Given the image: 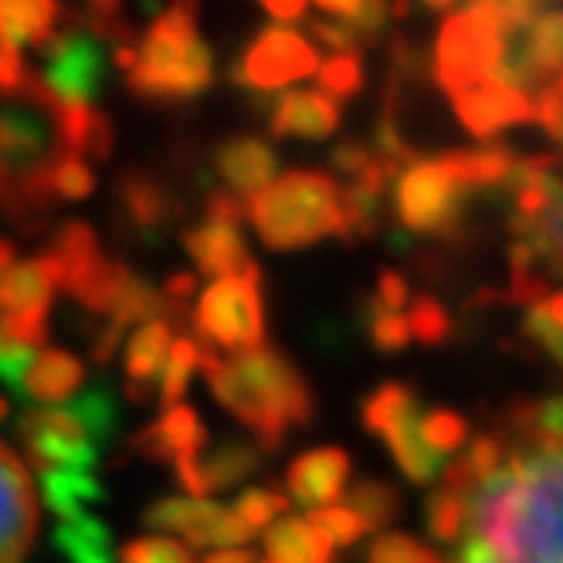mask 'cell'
Here are the masks:
<instances>
[{
  "instance_id": "obj_1",
  "label": "cell",
  "mask_w": 563,
  "mask_h": 563,
  "mask_svg": "<svg viewBox=\"0 0 563 563\" xmlns=\"http://www.w3.org/2000/svg\"><path fill=\"white\" fill-rule=\"evenodd\" d=\"M468 522L499 563H560V452L509 445L468 496Z\"/></svg>"
},
{
  "instance_id": "obj_2",
  "label": "cell",
  "mask_w": 563,
  "mask_h": 563,
  "mask_svg": "<svg viewBox=\"0 0 563 563\" xmlns=\"http://www.w3.org/2000/svg\"><path fill=\"white\" fill-rule=\"evenodd\" d=\"M197 371H205L221 405L255 431L262 452H278L292 428H306L316 418L312 387L302 371L265 343L228 360L200 350Z\"/></svg>"
},
{
  "instance_id": "obj_3",
  "label": "cell",
  "mask_w": 563,
  "mask_h": 563,
  "mask_svg": "<svg viewBox=\"0 0 563 563\" xmlns=\"http://www.w3.org/2000/svg\"><path fill=\"white\" fill-rule=\"evenodd\" d=\"M133 52L126 86L146 102H184L214 82V58L200 37V0H174L159 11Z\"/></svg>"
},
{
  "instance_id": "obj_4",
  "label": "cell",
  "mask_w": 563,
  "mask_h": 563,
  "mask_svg": "<svg viewBox=\"0 0 563 563\" xmlns=\"http://www.w3.org/2000/svg\"><path fill=\"white\" fill-rule=\"evenodd\" d=\"M245 214L272 252L309 249L323 238H346L343 197L323 170H289L249 197Z\"/></svg>"
},
{
  "instance_id": "obj_5",
  "label": "cell",
  "mask_w": 563,
  "mask_h": 563,
  "mask_svg": "<svg viewBox=\"0 0 563 563\" xmlns=\"http://www.w3.org/2000/svg\"><path fill=\"white\" fill-rule=\"evenodd\" d=\"M506 18L489 0H472L459 14H452L438 31L431 75L449 96H459L493 75L503 42H506Z\"/></svg>"
},
{
  "instance_id": "obj_6",
  "label": "cell",
  "mask_w": 563,
  "mask_h": 563,
  "mask_svg": "<svg viewBox=\"0 0 563 563\" xmlns=\"http://www.w3.org/2000/svg\"><path fill=\"white\" fill-rule=\"evenodd\" d=\"M262 268L214 278L200 292L194 309V330L208 350L245 353L265 343V306H262Z\"/></svg>"
},
{
  "instance_id": "obj_7",
  "label": "cell",
  "mask_w": 563,
  "mask_h": 563,
  "mask_svg": "<svg viewBox=\"0 0 563 563\" xmlns=\"http://www.w3.org/2000/svg\"><path fill=\"white\" fill-rule=\"evenodd\" d=\"M360 421L371 434H380L387 441V449L394 455V462L400 465L411 482L418 486H428V482L438 475L441 468V455H434L421 434H418V421H421V408H418V394L415 387L400 384V380H387L380 387H374L364 405H360Z\"/></svg>"
},
{
  "instance_id": "obj_8",
  "label": "cell",
  "mask_w": 563,
  "mask_h": 563,
  "mask_svg": "<svg viewBox=\"0 0 563 563\" xmlns=\"http://www.w3.org/2000/svg\"><path fill=\"white\" fill-rule=\"evenodd\" d=\"M397 221L415 234H459L468 190L452 177L445 159H415L394 177Z\"/></svg>"
},
{
  "instance_id": "obj_9",
  "label": "cell",
  "mask_w": 563,
  "mask_h": 563,
  "mask_svg": "<svg viewBox=\"0 0 563 563\" xmlns=\"http://www.w3.org/2000/svg\"><path fill=\"white\" fill-rule=\"evenodd\" d=\"M18 438L31 468L42 472H89L99 462V452L86 428L75 421L68 408H34L18 418Z\"/></svg>"
},
{
  "instance_id": "obj_10",
  "label": "cell",
  "mask_w": 563,
  "mask_h": 563,
  "mask_svg": "<svg viewBox=\"0 0 563 563\" xmlns=\"http://www.w3.org/2000/svg\"><path fill=\"white\" fill-rule=\"evenodd\" d=\"M45 68L34 71L45 92L65 106H92L102 92L106 55L89 31H55L42 48Z\"/></svg>"
},
{
  "instance_id": "obj_11",
  "label": "cell",
  "mask_w": 563,
  "mask_h": 563,
  "mask_svg": "<svg viewBox=\"0 0 563 563\" xmlns=\"http://www.w3.org/2000/svg\"><path fill=\"white\" fill-rule=\"evenodd\" d=\"M316 68L319 55L302 34L292 27H265L234 65L231 82L249 92H272L296 82V78L316 75Z\"/></svg>"
},
{
  "instance_id": "obj_12",
  "label": "cell",
  "mask_w": 563,
  "mask_h": 563,
  "mask_svg": "<svg viewBox=\"0 0 563 563\" xmlns=\"http://www.w3.org/2000/svg\"><path fill=\"white\" fill-rule=\"evenodd\" d=\"M58 150L55 130L42 109L24 99L0 102V180L48 164Z\"/></svg>"
},
{
  "instance_id": "obj_13",
  "label": "cell",
  "mask_w": 563,
  "mask_h": 563,
  "mask_svg": "<svg viewBox=\"0 0 563 563\" xmlns=\"http://www.w3.org/2000/svg\"><path fill=\"white\" fill-rule=\"evenodd\" d=\"M37 533V506L21 459L0 445V563H21Z\"/></svg>"
},
{
  "instance_id": "obj_14",
  "label": "cell",
  "mask_w": 563,
  "mask_h": 563,
  "mask_svg": "<svg viewBox=\"0 0 563 563\" xmlns=\"http://www.w3.org/2000/svg\"><path fill=\"white\" fill-rule=\"evenodd\" d=\"M452 106H455V115L462 119V126L478 140H493L499 130L530 123L533 119V102L527 92L506 89L499 82H489V78L452 96Z\"/></svg>"
},
{
  "instance_id": "obj_15",
  "label": "cell",
  "mask_w": 563,
  "mask_h": 563,
  "mask_svg": "<svg viewBox=\"0 0 563 563\" xmlns=\"http://www.w3.org/2000/svg\"><path fill=\"white\" fill-rule=\"evenodd\" d=\"M102 262H106V255L96 241V231L86 221L62 224L52 238V245L37 255V265L45 268L52 286L65 289L71 296L102 268Z\"/></svg>"
},
{
  "instance_id": "obj_16",
  "label": "cell",
  "mask_w": 563,
  "mask_h": 563,
  "mask_svg": "<svg viewBox=\"0 0 563 563\" xmlns=\"http://www.w3.org/2000/svg\"><path fill=\"white\" fill-rule=\"evenodd\" d=\"M340 115V102H333L330 96H323L319 89H296L268 102V130L278 140H327L336 133Z\"/></svg>"
},
{
  "instance_id": "obj_17",
  "label": "cell",
  "mask_w": 563,
  "mask_h": 563,
  "mask_svg": "<svg viewBox=\"0 0 563 563\" xmlns=\"http://www.w3.org/2000/svg\"><path fill=\"white\" fill-rule=\"evenodd\" d=\"M184 249L208 278H224V275H241V272L258 268L252 262L241 224H231V221L205 218V224L184 231Z\"/></svg>"
},
{
  "instance_id": "obj_18",
  "label": "cell",
  "mask_w": 563,
  "mask_h": 563,
  "mask_svg": "<svg viewBox=\"0 0 563 563\" xmlns=\"http://www.w3.org/2000/svg\"><path fill=\"white\" fill-rule=\"evenodd\" d=\"M208 445V431L200 424L197 411L174 405L164 411L156 424L143 428L133 441L130 452L146 459V462H180V459H197L200 449Z\"/></svg>"
},
{
  "instance_id": "obj_19",
  "label": "cell",
  "mask_w": 563,
  "mask_h": 563,
  "mask_svg": "<svg viewBox=\"0 0 563 563\" xmlns=\"http://www.w3.org/2000/svg\"><path fill=\"white\" fill-rule=\"evenodd\" d=\"M214 170L228 184V194L252 197L278 174V156L262 136H231L214 150Z\"/></svg>"
},
{
  "instance_id": "obj_20",
  "label": "cell",
  "mask_w": 563,
  "mask_h": 563,
  "mask_svg": "<svg viewBox=\"0 0 563 563\" xmlns=\"http://www.w3.org/2000/svg\"><path fill=\"white\" fill-rule=\"evenodd\" d=\"M346 478H350V455L330 445L299 455L286 472V486L299 506L323 509L327 503H336L343 496Z\"/></svg>"
},
{
  "instance_id": "obj_21",
  "label": "cell",
  "mask_w": 563,
  "mask_h": 563,
  "mask_svg": "<svg viewBox=\"0 0 563 563\" xmlns=\"http://www.w3.org/2000/svg\"><path fill=\"white\" fill-rule=\"evenodd\" d=\"M119 205L126 208L136 234L146 241H153L180 211L177 197L156 177L140 174V170H130V174H123V180H119Z\"/></svg>"
},
{
  "instance_id": "obj_22",
  "label": "cell",
  "mask_w": 563,
  "mask_h": 563,
  "mask_svg": "<svg viewBox=\"0 0 563 563\" xmlns=\"http://www.w3.org/2000/svg\"><path fill=\"white\" fill-rule=\"evenodd\" d=\"M174 343L170 319H150L143 323L126 346V394L133 400H146L159 380V371L167 364V353Z\"/></svg>"
},
{
  "instance_id": "obj_23",
  "label": "cell",
  "mask_w": 563,
  "mask_h": 563,
  "mask_svg": "<svg viewBox=\"0 0 563 563\" xmlns=\"http://www.w3.org/2000/svg\"><path fill=\"white\" fill-rule=\"evenodd\" d=\"M65 18L62 0H0V42L18 52L21 45L42 52Z\"/></svg>"
},
{
  "instance_id": "obj_24",
  "label": "cell",
  "mask_w": 563,
  "mask_h": 563,
  "mask_svg": "<svg viewBox=\"0 0 563 563\" xmlns=\"http://www.w3.org/2000/svg\"><path fill=\"white\" fill-rule=\"evenodd\" d=\"M86 380L82 360L65 353V350H45L42 356L31 360L24 374V397L45 400V405H65L78 394Z\"/></svg>"
},
{
  "instance_id": "obj_25",
  "label": "cell",
  "mask_w": 563,
  "mask_h": 563,
  "mask_svg": "<svg viewBox=\"0 0 563 563\" xmlns=\"http://www.w3.org/2000/svg\"><path fill=\"white\" fill-rule=\"evenodd\" d=\"M55 286L48 282L45 268L31 262H14L0 272V312L11 316H48Z\"/></svg>"
},
{
  "instance_id": "obj_26",
  "label": "cell",
  "mask_w": 563,
  "mask_h": 563,
  "mask_svg": "<svg viewBox=\"0 0 563 563\" xmlns=\"http://www.w3.org/2000/svg\"><path fill=\"white\" fill-rule=\"evenodd\" d=\"M265 553L272 563H333V547L309 519L286 516L265 533Z\"/></svg>"
},
{
  "instance_id": "obj_27",
  "label": "cell",
  "mask_w": 563,
  "mask_h": 563,
  "mask_svg": "<svg viewBox=\"0 0 563 563\" xmlns=\"http://www.w3.org/2000/svg\"><path fill=\"white\" fill-rule=\"evenodd\" d=\"M445 167L452 170V177L472 194L482 187H506L516 167V156L509 153V146L503 143H489V146H475V150H455L445 153Z\"/></svg>"
},
{
  "instance_id": "obj_28",
  "label": "cell",
  "mask_w": 563,
  "mask_h": 563,
  "mask_svg": "<svg viewBox=\"0 0 563 563\" xmlns=\"http://www.w3.org/2000/svg\"><path fill=\"white\" fill-rule=\"evenodd\" d=\"M265 462V452L258 449V441H224L208 459L197 455L200 478H205V493H221L231 489L238 482H245L255 475Z\"/></svg>"
},
{
  "instance_id": "obj_29",
  "label": "cell",
  "mask_w": 563,
  "mask_h": 563,
  "mask_svg": "<svg viewBox=\"0 0 563 563\" xmlns=\"http://www.w3.org/2000/svg\"><path fill=\"white\" fill-rule=\"evenodd\" d=\"M522 48H527L533 68L543 82L560 78L563 62V14L556 8H543L527 27H522Z\"/></svg>"
},
{
  "instance_id": "obj_30",
  "label": "cell",
  "mask_w": 563,
  "mask_h": 563,
  "mask_svg": "<svg viewBox=\"0 0 563 563\" xmlns=\"http://www.w3.org/2000/svg\"><path fill=\"white\" fill-rule=\"evenodd\" d=\"M42 493L48 509L65 522L82 516L89 503L102 499V486L89 475V472H42Z\"/></svg>"
},
{
  "instance_id": "obj_31",
  "label": "cell",
  "mask_w": 563,
  "mask_h": 563,
  "mask_svg": "<svg viewBox=\"0 0 563 563\" xmlns=\"http://www.w3.org/2000/svg\"><path fill=\"white\" fill-rule=\"evenodd\" d=\"M218 503L208 499H190V496H177V499H159L156 506H150L143 512V522L150 530H170V533H184L187 540L205 530L211 516L218 512Z\"/></svg>"
},
{
  "instance_id": "obj_32",
  "label": "cell",
  "mask_w": 563,
  "mask_h": 563,
  "mask_svg": "<svg viewBox=\"0 0 563 563\" xmlns=\"http://www.w3.org/2000/svg\"><path fill=\"white\" fill-rule=\"evenodd\" d=\"M350 512L364 522L367 530H387L400 516V493L380 478H364L346 493Z\"/></svg>"
},
{
  "instance_id": "obj_33",
  "label": "cell",
  "mask_w": 563,
  "mask_h": 563,
  "mask_svg": "<svg viewBox=\"0 0 563 563\" xmlns=\"http://www.w3.org/2000/svg\"><path fill=\"white\" fill-rule=\"evenodd\" d=\"M68 411L75 415V421L86 428V434L92 438V445H106L112 438L115 424H119V405L109 387L92 384L86 394H75V400L68 405Z\"/></svg>"
},
{
  "instance_id": "obj_34",
  "label": "cell",
  "mask_w": 563,
  "mask_h": 563,
  "mask_svg": "<svg viewBox=\"0 0 563 563\" xmlns=\"http://www.w3.org/2000/svg\"><path fill=\"white\" fill-rule=\"evenodd\" d=\"M522 333H527V340H533L553 364H560L563 360V299L550 292L547 299L533 302L527 319H522Z\"/></svg>"
},
{
  "instance_id": "obj_35",
  "label": "cell",
  "mask_w": 563,
  "mask_h": 563,
  "mask_svg": "<svg viewBox=\"0 0 563 563\" xmlns=\"http://www.w3.org/2000/svg\"><path fill=\"white\" fill-rule=\"evenodd\" d=\"M428 533L441 543H459L468 527V496H459L452 489H438L428 496L424 506Z\"/></svg>"
},
{
  "instance_id": "obj_36",
  "label": "cell",
  "mask_w": 563,
  "mask_h": 563,
  "mask_svg": "<svg viewBox=\"0 0 563 563\" xmlns=\"http://www.w3.org/2000/svg\"><path fill=\"white\" fill-rule=\"evenodd\" d=\"M197 356H200L197 340L180 336V340L170 343L167 364H164V371H159V405H164V408H174L184 400L187 384H190V377L197 371Z\"/></svg>"
},
{
  "instance_id": "obj_37",
  "label": "cell",
  "mask_w": 563,
  "mask_h": 563,
  "mask_svg": "<svg viewBox=\"0 0 563 563\" xmlns=\"http://www.w3.org/2000/svg\"><path fill=\"white\" fill-rule=\"evenodd\" d=\"M316 75H319V92L330 96L333 102L353 99V96L364 92V86H367V78H364V58H360L356 52L323 58V62H319V68H316Z\"/></svg>"
},
{
  "instance_id": "obj_38",
  "label": "cell",
  "mask_w": 563,
  "mask_h": 563,
  "mask_svg": "<svg viewBox=\"0 0 563 563\" xmlns=\"http://www.w3.org/2000/svg\"><path fill=\"white\" fill-rule=\"evenodd\" d=\"M48 187L55 200H82L96 190V174L82 156L58 150L48 159Z\"/></svg>"
},
{
  "instance_id": "obj_39",
  "label": "cell",
  "mask_w": 563,
  "mask_h": 563,
  "mask_svg": "<svg viewBox=\"0 0 563 563\" xmlns=\"http://www.w3.org/2000/svg\"><path fill=\"white\" fill-rule=\"evenodd\" d=\"M71 18L92 37L102 34L109 42H115V48L133 45V27L123 21V0H82V11H75Z\"/></svg>"
},
{
  "instance_id": "obj_40",
  "label": "cell",
  "mask_w": 563,
  "mask_h": 563,
  "mask_svg": "<svg viewBox=\"0 0 563 563\" xmlns=\"http://www.w3.org/2000/svg\"><path fill=\"white\" fill-rule=\"evenodd\" d=\"M418 434L424 445L445 459L449 452H459L465 445V438H468V421L449 408H431L428 415H421L418 421Z\"/></svg>"
},
{
  "instance_id": "obj_41",
  "label": "cell",
  "mask_w": 563,
  "mask_h": 563,
  "mask_svg": "<svg viewBox=\"0 0 563 563\" xmlns=\"http://www.w3.org/2000/svg\"><path fill=\"white\" fill-rule=\"evenodd\" d=\"M292 499L286 493H278V489H249V493H241L238 503H234V516L245 522V527L252 533L272 527V522L282 516V512H289Z\"/></svg>"
},
{
  "instance_id": "obj_42",
  "label": "cell",
  "mask_w": 563,
  "mask_h": 563,
  "mask_svg": "<svg viewBox=\"0 0 563 563\" xmlns=\"http://www.w3.org/2000/svg\"><path fill=\"white\" fill-rule=\"evenodd\" d=\"M405 323H408V333L424 346H438L452 336V316L431 296H418L411 302V312L405 316Z\"/></svg>"
},
{
  "instance_id": "obj_43",
  "label": "cell",
  "mask_w": 563,
  "mask_h": 563,
  "mask_svg": "<svg viewBox=\"0 0 563 563\" xmlns=\"http://www.w3.org/2000/svg\"><path fill=\"white\" fill-rule=\"evenodd\" d=\"M364 323H367L374 350H380V353H400L411 340L405 312H387V309L377 306V299L364 309Z\"/></svg>"
},
{
  "instance_id": "obj_44",
  "label": "cell",
  "mask_w": 563,
  "mask_h": 563,
  "mask_svg": "<svg viewBox=\"0 0 563 563\" xmlns=\"http://www.w3.org/2000/svg\"><path fill=\"white\" fill-rule=\"evenodd\" d=\"M367 563H445V560L408 533H384L367 550Z\"/></svg>"
},
{
  "instance_id": "obj_45",
  "label": "cell",
  "mask_w": 563,
  "mask_h": 563,
  "mask_svg": "<svg viewBox=\"0 0 563 563\" xmlns=\"http://www.w3.org/2000/svg\"><path fill=\"white\" fill-rule=\"evenodd\" d=\"M255 533L241 522L231 509H218L214 516H211V522L205 530H197L187 543L190 547H200V550H218V547H245L249 540H252Z\"/></svg>"
},
{
  "instance_id": "obj_46",
  "label": "cell",
  "mask_w": 563,
  "mask_h": 563,
  "mask_svg": "<svg viewBox=\"0 0 563 563\" xmlns=\"http://www.w3.org/2000/svg\"><path fill=\"white\" fill-rule=\"evenodd\" d=\"M306 519L330 540V547H353L360 537L367 533V527H364V522H360L350 509H336V506L312 509Z\"/></svg>"
},
{
  "instance_id": "obj_47",
  "label": "cell",
  "mask_w": 563,
  "mask_h": 563,
  "mask_svg": "<svg viewBox=\"0 0 563 563\" xmlns=\"http://www.w3.org/2000/svg\"><path fill=\"white\" fill-rule=\"evenodd\" d=\"M119 563H197V560L177 540L143 537V540H133V543H126L123 550H119Z\"/></svg>"
},
{
  "instance_id": "obj_48",
  "label": "cell",
  "mask_w": 563,
  "mask_h": 563,
  "mask_svg": "<svg viewBox=\"0 0 563 563\" xmlns=\"http://www.w3.org/2000/svg\"><path fill=\"white\" fill-rule=\"evenodd\" d=\"M48 340V316H11L0 312V343L37 350Z\"/></svg>"
},
{
  "instance_id": "obj_49",
  "label": "cell",
  "mask_w": 563,
  "mask_h": 563,
  "mask_svg": "<svg viewBox=\"0 0 563 563\" xmlns=\"http://www.w3.org/2000/svg\"><path fill=\"white\" fill-rule=\"evenodd\" d=\"M31 75H34V68H27L21 52L0 42V96L24 99V89L31 82Z\"/></svg>"
},
{
  "instance_id": "obj_50",
  "label": "cell",
  "mask_w": 563,
  "mask_h": 563,
  "mask_svg": "<svg viewBox=\"0 0 563 563\" xmlns=\"http://www.w3.org/2000/svg\"><path fill=\"white\" fill-rule=\"evenodd\" d=\"M390 18H394L390 14V0H360V4L353 8V14H350V27L356 31L360 42L367 45L387 27Z\"/></svg>"
},
{
  "instance_id": "obj_51",
  "label": "cell",
  "mask_w": 563,
  "mask_h": 563,
  "mask_svg": "<svg viewBox=\"0 0 563 563\" xmlns=\"http://www.w3.org/2000/svg\"><path fill=\"white\" fill-rule=\"evenodd\" d=\"M560 106H563V89H560V78H553V82L540 86L537 89V106H533V119L547 130V136L553 143H560V123H563V115H560Z\"/></svg>"
},
{
  "instance_id": "obj_52",
  "label": "cell",
  "mask_w": 563,
  "mask_h": 563,
  "mask_svg": "<svg viewBox=\"0 0 563 563\" xmlns=\"http://www.w3.org/2000/svg\"><path fill=\"white\" fill-rule=\"evenodd\" d=\"M34 360V350H21L11 343H0V384H4L18 400L24 397V374Z\"/></svg>"
},
{
  "instance_id": "obj_53",
  "label": "cell",
  "mask_w": 563,
  "mask_h": 563,
  "mask_svg": "<svg viewBox=\"0 0 563 563\" xmlns=\"http://www.w3.org/2000/svg\"><path fill=\"white\" fill-rule=\"evenodd\" d=\"M374 159H377V153H374V150H367L364 143H356V140L340 143V146L330 153L333 170H336V174H343V177H360V174H364V170L374 164Z\"/></svg>"
},
{
  "instance_id": "obj_54",
  "label": "cell",
  "mask_w": 563,
  "mask_h": 563,
  "mask_svg": "<svg viewBox=\"0 0 563 563\" xmlns=\"http://www.w3.org/2000/svg\"><path fill=\"white\" fill-rule=\"evenodd\" d=\"M309 31H312V37H319L327 48H333L336 55H350V52H356L360 55V48H364V42L356 37V31L350 27V24H333V21H312L309 24Z\"/></svg>"
},
{
  "instance_id": "obj_55",
  "label": "cell",
  "mask_w": 563,
  "mask_h": 563,
  "mask_svg": "<svg viewBox=\"0 0 563 563\" xmlns=\"http://www.w3.org/2000/svg\"><path fill=\"white\" fill-rule=\"evenodd\" d=\"M408 302V282L400 278V272H390L384 268L377 275V306L387 309V312H400Z\"/></svg>"
},
{
  "instance_id": "obj_56",
  "label": "cell",
  "mask_w": 563,
  "mask_h": 563,
  "mask_svg": "<svg viewBox=\"0 0 563 563\" xmlns=\"http://www.w3.org/2000/svg\"><path fill=\"white\" fill-rule=\"evenodd\" d=\"M194 289H197V278L190 272H174L164 282V292H159V296H164L167 302H174V306H184L194 296Z\"/></svg>"
},
{
  "instance_id": "obj_57",
  "label": "cell",
  "mask_w": 563,
  "mask_h": 563,
  "mask_svg": "<svg viewBox=\"0 0 563 563\" xmlns=\"http://www.w3.org/2000/svg\"><path fill=\"white\" fill-rule=\"evenodd\" d=\"M455 563H499V560H496V553L486 547V540H482V537H468V540L462 543Z\"/></svg>"
},
{
  "instance_id": "obj_58",
  "label": "cell",
  "mask_w": 563,
  "mask_h": 563,
  "mask_svg": "<svg viewBox=\"0 0 563 563\" xmlns=\"http://www.w3.org/2000/svg\"><path fill=\"white\" fill-rule=\"evenodd\" d=\"M262 8L278 21H299L306 14V0H262Z\"/></svg>"
},
{
  "instance_id": "obj_59",
  "label": "cell",
  "mask_w": 563,
  "mask_h": 563,
  "mask_svg": "<svg viewBox=\"0 0 563 563\" xmlns=\"http://www.w3.org/2000/svg\"><path fill=\"white\" fill-rule=\"evenodd\" d=\"M200 563H258V556L245 547H238V550H211Z\"/></svg>"
},
{
  "instance_id": "obj_60",
  "label": "cell",
  "mask_w": 563,
  "mask_h": 563,
  "mask_svg": "<svg viewBox=\"0 0 563 563\" xmlns=\"http://www.w3.org/2000/svg\"><path fill=\"white\" fill-rule=\"evenodd\" d=\"M316 4L319 8H323V11H330V14H353V8L360 4V0H316Z\"/></svg>"
},
{
  "instance_id": "obj_61",
  "label": "cell",
  "mask_w": 563,
  "mask_h": 563,
  "mask_svg": "<svg viewBox=\"0 0 563 563\" xmlns=\"http://www.w3.org/2000/svg\"><path fill=\"white\" fill-rule=\"evenodd\" d=\"M14 262H18V249H14V241L0 238V272H4V268H11Z\"/></svg>"
},
{
  "instance_id": "obj_62",
  "label": "cell",
  "mask_w": 563,
  "mask_h": 563,
  "mask_svg": "<svg viewBox=\"0 0 563 563\" xmlns=\"http://www.w3.org/2000/svg\"><path fill=\"white\" fill-rule=\"evenodd\" d=\"M424 8H431V11H452L455 8V0H421Z\"/></svg>"
},
{
  "instance_id": "obj_63",
  "label": "cell",
  "mask_w": 563,
  "mask_h": 563,
  "mask_svg": "<svg viewBox=\"0 0 563 563\" xmlns=\"http://www.w3.org/2000/svg\"><path fill=\"white\" fill-rule=\"evenodd\" d=\"M4 418H8V400L0 397V421H4Z\"/></svg>"
},
{
  "instance_id": "obj_64",
  "label": "cell",
  "mask_w": 563,
  "mask_h": 563,
  "mask_svg": "<svg viewBox=\"0 0 563 563\" xmlns=\"http://www.w3.org/2000/svg\"><path fill=\"white\" fill-rule=\"evenodd\" d=\"M265 563H272V560H265Z\"/></svg>"
}]
</instances>
